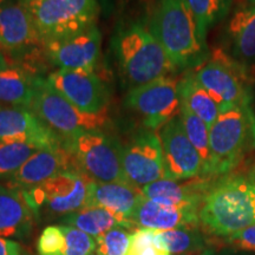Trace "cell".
<instances>
[{
    "label": "cell",
    "instance_id": "cell-22",
    "mask_svg": "<svg viewBox=\"0 0 255 255\" xmlns=\"http://www.w3.org/2000/svg\"><path fill=\"white\" fill-rule=\"evenodd\" d=\"M232 53L241 65L255 62V0L237 8L228 23Z\"/></svg>",
    "mask_w": 255,
    "mask_h": 255
},
{
    "label": "cell",
    "instance_id": "cell-39",
    "mask_svg": "<svg viewBox=\"0 0 255 255\" xmlns=\"http://www.w3.org/2000/svg\"><path fill=\"white\" fill-rule=\"evenodd\" d=\"M0 107H1V105H0Z\"/></svg>",
    "mask_w": 255,
    "mask_h": 255
},
{
    "label": "cell",
    "instance_id": "cell-8",
    "mask_svg": "<svg viewBox=\"0 0 255 255\" xmlns=\"http://www.w3.org/2000/svg\"><path fill=\"white\" fill-rule=\"evenodd\" d=\"M63 145L71 154L76 168L96 182L123 180V144L102 130L83 132Z\"/></svg>",
    "mask_w": 255,
    "mask_h": 255
},
{
    "label": "cell",
    "instance_id": "cell-24",
    "mask_svg": "<svg viewBox=\"0 0 255 255\" xmlns=\"http://www.w3.org/2000/svg\"><path fill=\"white\" fill-rule=\"evenodd\" d=\"M181 104L186 105L191 113L205 122L209 128L221 114L219 105L213 97L197 82L194 73H187L178 82Z\"/></svg>",
    "mask_w": 255,
    "mask_h": 255
},
{
    "label": "cell",
    "instance_id": "cell-5",
    "mask_svg": "<svg viewBox=\"0 0 255 255\" xmlns=\"http://www.w3.org/2000/svg\"><path fill=\"white\" fill-rule=\"evenodd\" d=\"M20 2L33 18L43 44L96 26L101 11L97 0H21Z\"/></svg>",
    "mask_w": 255,
    "mask_h": 255
},
{
    "label": "cell",
    "instance_id": "cell-32",
    "mask_svg": "<svg viewBox=\"0 0 255 255\" xmlns=\"http://www.w3.org/2000/svg\"><path fill=\"white\" fill-rule=\"evenodd\" d=\"M62 226V225H60ZM65 233V252L64 255H92L96 252V239L77 228L63 226Z\"/></svg>",
    "mask_w": 255,
    "mask_h": 255
},
{
    "label": "cell",
    "instance_id": "cell-13",
    "mask_svg": "<svg viewBox=\"0 0 255 255\" xmlns=\"http://www.w3.org/2000/svg\"><path fill=\"white\" fill-rule=\"evenodd\" d=\"M163 151L164 177L184 181L201 177L202 161L183 130L180 115L158 130Z\"/></svg>",
    "mask_w": 255,
    "mask_h": 255
},
{
    "label": "cell",
    "instance_id": "cell-1",
    "mask_svg": "<svg viewBox=\"0 0 255 255\" xmlns=\"http://www.w3.org/2000/svg\"><path fill=\"white\" fill-rule=\"evenodd\" d=\"M199 219L213 234L231 237L255 225V189L244 176H229L212 184L201 203Z\"/></svg>",
    "mask_w": 255,
    "mask_h": 255
},
{
    "label": "cell",
    "instance_id": "cell-10",
    "mask_svg": "<svg viewBox=\"0 0 255 255\" xmlns=\"http://www.w3.org/2000/svg\"><path fill=\"white\" fill-rule=\"evenodd\" d=\"M123 180L142 189L164 177L163 151L157 131L144 129L122 148Z\"/></svg>",
    "mask_w": 255,
    "mask_h": 255
},
{
    "label": "cell",
    "instance_id": "cell-21",
    "mask_svg": "<svg viewBox=\"0 0 255 255\" xmlns=\"http://www.w3.org/2000/svg\"><path fill=\"white\" fill-rule=\"evenodd\" d=\"M34 219L23 191L0 186V238L25 240L30 237Z\"/></svg>",
    "mask_w": 255,
    "mask_h": 255
},
{
    "label": "cell",
    "instance_id": "cell-38",
    "mask_svg": "<svg viewBox=\"0 0 255 255\" xmlns=\"http://www.w3.org/2000/svg\"><path fill=\"white\" fill-rule=\"evenodd\" d=\"M19 1H21V0H19Z\"/></svg>",
    "mask_w": 255,
    "mask_h": 255
},
{
    "label": "cell",
    "instance_id": "cell-37",
    "mask_svg": "<svg viewBox=\"0 0 255 255\" xmlns=\"http://www.w3.org/2000/svg\"><path fill=\"white\" fill-rule=\"evenodd\" d=\"M7 1H9V0H0V6L6 4V2H7Z\"/></svg>",
    "mask_w": 255,
    "mask_h": 255
},
{
    "label": "cell",
    "instance_id": "cell-16",
    "mask_svg": "<svg viewBox=\"0 0 255 255\" xmlns=\"http://www.w3.org/2000/svg\"><path fill=\"white\" fill-rule=\"evenodd\" d=\"M65 170H78L63 144L40 149L8 180V187L27 191Z\"/></svg>",
    "mask_w": 255,
    "mask_h": 255
},
{
    "label": "cell",
    "instance_id": "cell-12",
    "mask_svg": "<svg viewBox=\"0 0 255 255\" xmlns=\"http://www.w3.org/2000/svg\"><path fill=\"white\" fill-rule=\"evenodd\" d=\"M46 81L79 110L94 115L107 113L109 92L95 71L57 70Z\"/></svg>",
    "mask_w": 255,
    "mask_h": 255
},
{
    "label": "cell",
    "instance_id": "cell-11",
    "mask_svg": "<svg viewBox=\"0 0 255 255\" xmlns=\"http://www.w3.org/2000/svg\"><path fill=\"white\" fill-rule=\"evenodd\" d=\"M241 68L234 63L214 59L194 73L197 82L218 103L221 113L238 105L251 103L247 76Z\"/></svg>",
    "mask_w": 255,
    "mask_h": 255
},
{
    "label": "cell",
    "instance_id": "cell-15",
    "mask_svg": "<svg viewBox=\"0 0 255 255\" xmlns=\"http://www.w3.org/2000/svg\"><path fill=\"white\" fill-rule=\"evenodd\" d=\"M0 142L36 143L44 148L63 144L33 111L12 107H0Z\"/></svg>",
    "mask_w": 255,
    "mask_h": 255
},
{
    "label": "cell",
    "instance_id": "cell-26",
    "mask_svg": "<svg viewBox=\"0 0 255 255\" xmlns=\"http://www.w3.org/2000/svg\"><path fill=\"white\" fill-rule=\"evenodd\" d=\"M180 119L182 122L183 130L191 144L199 152L202 161V175L201 177H210L212 157H210L209 145V127L202 120L195 116L188 109L186 105L181 104Z\"/></svg>",
    "mask_w": 255,
    "mask_h": 255
},
{
    "label": "cell",
    "instance_id": "cell-29",
    "mask_svg": "<svg viewBox=\"0 0 255 255\" xmlns=\"http://www.w3.org/2000/svg\"><path fill=\"white\" fill-rule=\"evenodd\" d=\"M195 19L201 39L206 43L207 32L228 13L231 0H186Z\"/></svg>",
    "mask_w": 255,
    "mask_h": 255
},
{
    "label": "cell",
    "instance_id": "cell-17",
    "mask_svg": "<svg viewBox=\"0 0 255 255\" xmlns=\"http://www.w3.org/2000/svg\"><path fill=\"white\" fill-rule=\"evenodd\" d=\"M143 199L142 190L126 181L96 182L91 181L85 207H98L110 212L127 229L133 228L131 218Z\"/></svg>",
    "mask_w": 255,
    "mask_h": 255
},
{
    "label": "cell",
    "instance_id": "cell-36",
    "mask_svg": "<svg viewBox=\"0 0 255 255\" xmlns=\"http://www.w3.org/2000/svg\"><path fill=\"white\" fill-rule=\"evenodd\" d=\"M248 180H250L251 184L254 187V189H255V165H254L253 169H252V171L250 173V176H248Z\"/></svg>",
    "mask_w": 255,
    "mask_h": 255
},
{
    "label": "cell",
    "instance_id": "cell-27",
    "mask_svg": "<svg viewBox=\"0 0 255 255\" xmlns=\"http://www.w3.org/2000/svg\"><path fill=\"white\" fill-rule=\"evenodd\" d=\"M155 244L171 255L194 254L205 246L202 235L195 228L155 231Z\"/></svg>",
    "mask_w": 255,
    "mask_h": 255
},
{
    "label": "cell",
    "instance_id": "cell-31",
    "mask_svg": "<svg viewBox=\"0 0 255 255\" xmlns=\"http://www.w3.org/2000/svg\"><path fill=\"white\" fill-rule=\"evenodd\" d=\"M65 233L63 226H47L38 239V255H64L65 252Z\"/></svg>",
    "mask_w": 255,
    "mask_h": 255
},
{
    "label": "cell",
    "instance_id": "cell-19",
    "mask_svg": "<svg viewBox=\"0 0 255 255\" xmlns=\"http://www.w3.org/2000/svg\"><path fill=\"white\" fill-rule=\"evenodd\" d=\"M39 43L36 24L23 2L9 0L0 6V46L17 51Z\"/></svg>",
    "mask_w": 255,
    "mask_h": 255
},
{
    "label": "cell",
    "instance_id": "cell-18",
    "mask_svg": "<svg viewBox=\"0 0 255 255\" xmlns=\"http://www.w3.org/2000/svg\"><path fill=\"white\" fill-rule=\"evenodd\" d=\"M212 187L207 177L174 181L161 178L142 188L145 199L156 203L176 208H195L200 210L201 203Z\"/></svg>",
    "mask_w": 255,
    "mask_h": 255
},
{
    "label": "cell",
    "instance_id": "cell-28",
    "mask_svg": "<svg viewBox=\"0 0 255 255\" xmlns=\"http://www.w3.org/2000/svg\"><path fill=\"white\" fill-rule=\"evenodd\" d=\"M44 146L28 142H0V181L9 180Z\"/></svg>",
    "mask_w": 255,
    "mask_h": 255
},
{
    "label": "cell",
    "instance_id": "cell-40",
    "mask_svg": "<svg viewBox=\"0 0 255 255\" xmlns=\"http://www.w3.org/2000/svg\"><path fill=\"white\" fill-rule=\"evenodd\" d=\"M170 255H171V254H170Z\"/></svg>",
    "mask_w": 255,
    "mask_h": 255
},
{
    "label": "cell",
    "instance_id": "cell-3",
    "mask_svg": "<svg viewBox=\"0 0 255 255\" xmlns=\"http://www.w3.org/2000/svg\"><path fill=\"white\" fill-rule=\"evenodd\" d=\"M176 69L194 65L206 51L186 0H157L149 25Z\"/></svg>",
    "mask_w": 255,
    "mask_h": 255
},
{
    "label": "cell",
    "instance_id": "cell-2",
    "mask_svg": "<svg viewBox=\"0 0 255 255\" xmlns=\"http://www.w3.org/2000/svg\"><path fill=\"white\" fill-rule=\"evenodd\" d=\"M114 50L121 72L131 88L165 77L176 69L150 27L141 21L128 25L116 34Z\"/></svg>",
    "mask_w": 255,
    "mask_h": 255
},
{
    "label": "cell",
    "instance_id": "cell-14",
    "mask_svg": "<svg viewBox=\"0 0 255 255\" xmlns=\"http://www.w3.org/2000/svg\"><path fill=\"white\" fill-rule=\"evenodd\" d=\"M50 62L57 70L95 71L101 55L102 34L97 25L60 40L45 44Z\"/></svg>",
    "mask_w": 255,
    "mask_h": 255
},
{
    "label": "cell",
    "instance_id": "cell-33",
    "mask_svg": "<svg viewBox=\"0 0 255 255\" xmlns=\"http://www.w3.org/2000/svg\"><path fill=\"white\" fill-rule=\"evenodd\" d=\"M228 239L234 246L240 247L242 250L255 251V225L234 233Z\"/></svg>",
    "mask_w": 255,
    "mask_h": 255
},
{
    "label": "cell",
    "instance_id": "cell-9",
    "mask_svg": "<svg viewBox=\"0 0 255 255\" xmlns=\"http://www.w3.org/2000/svg\"><path fill=\"white\" fill-rule=\"evenodd\" d=\"M126 104L142 117L145 129L157 131L180 115L178 82L165 76L131 88L126 97Z\"/></svg>",
    "mask_w": 255,
    "mask_h": 255
},
{
    "label": "cell",
    "instance_id": "cell-35",
    "mask_svg": "<svg viewBox=\"0 0 255 255\" xmlns=\"http://www.w3.org/2000/svg\"><path fill=\"white\" fill-rule=\"evenodd\" d=\"M6 68H8L7 65V62H6V58L4 56V53L0 51V71H2V70H5Z\"/></svg>",
    "mask_w": 255,
    "mask_h": 255
},
{
    "label": "cell",
    "instance_id": "cell-23",
    "mask_svg": "<svg viewBox=\"0 0 255 255\" xmlns=\"http://www.w3.org/2000/svg\"><path fill=\"white\" fill-rule=\"evenodd\" d=\"M37 77L20 68L0 71V105L30 109L36 91Z\"/></svg>",
    "mask_w": 255,
    "mask_h": 255
},
{
    "label": "cell",
    "instance_id": "cell-6",
    "mask_svg": "<svg viewBox=\"0 0 255 255\" xmlns=\"http://www.w3.org/2000/svg\"><path fill=\"white\" fill-rule=\"evenodd\" d=\"M30 110L55 131L63 142L83 132L101 130L107 123V113L87 114L59 94L46 79L37 78Z\"/></svg>",
    "mask_w": 255,
    "mask_h": 255
},
{
    "label": "cell",
    "instance_id": "cell-20",
    "mask_svg": "<svg viewBox=\"0 0 255 255\" xmlns=\"http://www.w3.org/2000/svg\"><path fill=\"white\" fill-rule=\"evenodd\" d=\"M131 222L133 227L154 231L196 228L200 222L199 209L163 206L143 196L136 207Z\"/></svg>",
    "mask_w": 255,
    "mask_h": 255
},
{
    "label": "cell",
    "instance_id": "cell-25",
    "mask_svg": "<svg viewBox=\"0 0 255 255\" xmlns=\"http://www.w3.org/2000/svg\"><path fill=\"white\" fill-rule=\"evenodd\" d=\"M62 226L77 228L79 231L87 233L90 237L98 239L117 226H121L115 216L110 212L98 207H83L59 219Z\"/></svg>",
    "mask_w": 255,
    "mask_h": 255
},
{
    "label": "cell",
    "instance_id": "cell-4",
    "mask_svg": "<svg viewBox=\"0 0 255 255\" xmlns=\"http://www.w3.org/2000/svg\"><path fill=\"white\" fill-rule=\"evenodd\" d=\"M210 177L229 173L247 148H255V113L251 103L222 111L209 128Z\"/></svg>",
    "mask_w": 255,
    "mask_h": 255
},
{
    "label": "cell",
    "instance_id": "cell-7",
    "mask_svg": "<svg viewBox=\"0 0 255 255\" xmlns=\"http://www.w3.org/2000/svg\"><path fill=\"white\" fill-rule=\"evenodd\" d=\"M91 181L82 171L65 170L23 193L34 218L62 219L85 207Z\"/></svg>",
    "mask_w": 255,
    "mask_h": 255
},
{
    "label": "cell",
    "instance_id": "cell-34",
    "mask_svg": "<svg viewBox=\"0 0 255 255\" xmlns=\"http://www.w3.org/2000/svg\"><path fill=\"white\" fill-rule=\"evenodd\" d=\"M0 255H26L17 241L0 238Z\"/></svg>",
    "mask_w": 255,
    "mask_h": 255
},
{
    "label": "cell",
    "instance_id": "cell-30",
    "mask_svg": "<svg viewBox=\"0 0 255 255\" xmlns=\"http://www.w3.org/2000/svg\"><path fill=\"white\" fill-rule=\"evenodd\" d=\"M131 241L132 233L122 226H117L96 239V255H129Z\"/></svg>",
    "mask_w": 255,
    "mask_h": 255
}]
</instances>
